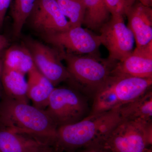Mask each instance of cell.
<instances>
[{
    "instance_id": "8992f818",
    "label": "cell",
    "mask_w": 152,
    "mask_h": 152,
    "mask_svg": "<svg viewBox=\"0 0 152 152\" xmlns=\"http://www.w3.org/2000/svg\"><path fill=\"white\" fill-rule=\"evenodd\" d=\"M45 110L58 128L80 121L90 113L88 101L80 92L64 87L54 88Z\"/></svg>"
},
{
    "instance_id": "4316f807",
    "label": "cell",
    "mask_w": 152,
    "mask_h": 152,
    "mask_svg": "<svg viewBox=\"0 0 152 152\" xmlns=\"http://www.w3.org/2000/svg\"><path fill=\"white\" fill-rule=\"evenodd\" d=\"M55 152L54 151H53V150L52 148L51 147H50L48 148L47 149L45 150V151H44L43 152Z\"/></svg>"
},
{
    "instance_id": "4fadbf2b",
    "label": "cell",
    "mask_w": 152,
    "mask_h": 152,
    "mask_svg": "<svg viewBox=\"0 0 152 152\" xmlns=\"http://www.w3.org/2000/svg\"><path fill=\"white\" fill-rule=\"evenodd\" d=\"M49 144L27 135L4 128L0 130V152H42Z\"/></svg>"
},
{
    "instance_id": "ffe728a7",
    "label": "cell",
    "mask_w": 152,
    "mask_h": 152,
    "mask_svg": "<svg viewBox=\"0 0 152 152\" xmlns=\"http://www.w3.org/2000/svg\"><path fill=\"white\" fill-rule=\"evenodd\" d=\"M71 27L82 26L85 15L83 0H55Z\"/></svg>"
},
{
    "instance_id": "2e32d148",
    "label": "cell",
    "mask_w": 152,
    "mask_h": 152,
    "mask_svg": "<svg viewBox=\"0 0 152 152\" xmlns=\"http://www.w3.org/2000/svg\"><path fill=\"white\" fill-rule=\"evenodd\" d=\"M122 120L152 121V91L151 89L119 109Z\"/></svg>"
},
{
    "instance_id": "e0dca14e",
    "label": "cell",
    "mask_w": 152,
    "mask_h": 152,
    "mask_svg": "<svg viewBox=\"0 0 152 152\" xmlns=\"http://www.w3.org/2000/svg\"><path fill=\"white\" fill-rule=\"evenodd\" d=\"M3 65L25 75L35 66L27 47L19 45L12 46L7 50Z\"/></svg>"
},
{
    "instance_id": "5b68a950",
    "label": "cell",
    "mask_w": 152,
    "mask_h": 152,
    "mask_svg": "<svg viewBox=\"0 0 152 152\" xmlns=\"http://www.w3.org/2000/svg\"><path fill=\"white\" fill-rule=\"evenodd\" d=\"M152 137V121L122 120L97 146L108 152H143Z\"/></svg>"
},
{
    "instance_id": "ac0fdd59",
    "label": "cell",
    "mask_w": 152,
    "mask_h": 152,
    "mask_svg": "<svg viewBox=\"0 0 152 152\" xmlns=\"http://www.w3.org/2000/svg\"><path fill=\"white\" fill-rule=\"evenodd\" d=\"M83 1L86 10L83 24L91 30H100L109 20L110 16L105 0Z\"/></svg>"
},
{
    "instance_id": "5bb4252c",
    "label": "cell",
    "mask_w": 152,
    "mask_h": 152,
    "mask_svg": "<svg viewBox=\"0 0 152 152\" xmlns=\"http://www.w3.org/2000/svg\"><path fill=\"white\" fill-rule=\"evenodd\" d=\"M28 99L39 108L45 110L54 86L39 72L36 66L27 74Z\"/></svg>"
},
{
    "instance_id": "83f0119b",
    "label": "cell",
    "mask_w": 152,
    "mask_h": 152,
    "mask_svg": "<svg viewBox=\"0 0 152 152\" xmlns=\"http://www.w3.org/2000/svg\"><path fill=\"white\" fill-rule=\"evenodd\" d=\"M3 62L0 60V80H1V73L2 68Z\"/></svg>"
},
{
    "instance_id": "6da1fadb",
    "label": "cell",
    "mask_w": 152,
    "mask_h": 152,
    "mask_svg": "<svg viewBox=\"0 0 152 152\" xmlns=\"http://www.w3.org/2000/svg\"><path fill=\"white\" fill-rule=\"evenodd\" d=\"M4 128L39 139L50 145L56 140L58 127L45 110L28 102L8 98L0 112Z\"/></svg>"
},
{
    "instance_id": "cb8c5ba5",
    "label": "cell",
    "mask_w": 152,
    "mask_h": 152,
    "mask_svg": "<svg viewBox=\"0 0 152 152\" xmlns=\"http://www.w3.org/2000/svg\"><path fill=\"white\" fill-rule=\"evenodd\" d=\"M88 149L83 152H108L98 146L88 147Z\"/></svg>"
},
{
    "instance_id": "7c38bea8",
    "label": "cell",
    "mask_w": 152,
    "mask_h": 152,
    "mask_svg": "<svg viewBox=\"0 0 152 152\" xmlns=\"http://www.w3.org/2000/svg\"><path fill=\"white\" fill-rule=\"evenodd\" d=\"M128 27L132 32L136 47L152 41V10L140 2L134 3L126 11Z\"/></svg>"
},
{
    "instance_id": "30bf717a",
    "label": "cell",
    "mask_w": 152,
    "mask_h": 152,
    "mask_svg": "<svg viewBox=\"0 0 152 152\" xmlns=\"http://www.w3.org/2000/svg\"><path fill=\"white\" fill-rule=\"evenodd\" d=\"M28 21L32 28L42 36L71 27L55 0H36Z\"/></svg>"
},
{
    "instance_id": "ba28073f",
    "label": "cell",
    "mask_w": 152,
    "mask_h": 152,
    "mask_svg": "<svg viewBox=\"0 0 152 152\" xmlns=\"http://www.w3.org/2000/svg\"><path fill=\"white\" fill-rule=\"evenodd\" d=\"M100 32L102 45L107 49L110 61H122L133 52L134 38L126 26L123 16H112L101 28Z\"/></svg>"
},
{
    "instance_id": "d4e9b609",
    "label": "cell",
    "mask_w": 152,
    "mask_h": 152,
    "mask_svg": "<svg viewBox=\"0 0 152 152\" xmlns=\"http://www.w3.org/2000/svg\"><path fill=\"white\" fill-rule=\"evenodd\" d=\"M139 2L141 3L144 6L151 7L152 4V0H138Z\"/></svg>"
},
{
    "instance_id": "52a82bcc",
    "label": "cell",
    "mask_w": 152,
    "mask_h": 152,
    "mask_svg": "<svg viewBox=\"0 0 152 152\" xmlns=\"http://www.w3.org/2000/svg\"><path fill=\"white\" fill-rule=\"evenodd\" d=\"M42 37L59 51L75 55L99 57V48L102 45L99 35L82 26L70 27Z\"/></svg>"
},
{
    "instance_id": "9c48e42d",
    "label": "cell",
    "mask_w": 152,
    "mask_h": 152,
    "mask_svg": "<svg viewBox=\"0 0 152 152\" xmlns=\"http://www.w3.org/2000/svg\"><path fill=\"white\" fill-rule=\"evenodd\" d=\"M26 45L36 67L54 86L62 82L70 81V75L61 61L59 53L34 40L28 39Z\"/></svg>"
},
{
    "instance_id": "277c9868",
    "label": "cell",
    "mask_w": 152,
    "mask_h": 152,
    "mask_svg": "<svg viewBox=\"0 0 152 152\" xmlns=\"http://www.w3.org/2000/svg\"><path fill=\"white\" fill-rule=\"evenodd\" d=\"M152 78L113 76L94 96L89 114H97L120 108L151 89Z\"/></svg>"
},
{
    "instance_id": "603a6c76",
    "label": "cell",
    "mask_w": 152,
    "mask_h": 152,
    "mask_svg": "<svg viewBox=\"0 0 152 152\" xmlns=\"http://www.w3.org/2000/svg\"><path fill=\"white\" fill-rule=\"evenodd\" d=\"M9 41L3 35L0 34V52L4 50L9 45Z\"/></svg>"
},
{
    "instance_id": "9a60e30c",
    "label": "cell",
    "mask_w": 152,
    "mask_h": 152,
    "mask_svg": "<svg viewBox=\"0 0 152 152\" xmlns=\"http://www.w3.org/2000/svg\"><path fill=\"white\" fill-rule=\"evenodd\" d=\"M1 80L8 98L28 102L27 80L25 74L2 65Z\"/></svg>"
},
{
    "instance_id": "7402d4cb",
    "label": "cell",
    "mask_w": 152,
    "mask_h": 152,
    "mask_svg": "<svg viewBox=\"0 0 152 152\" xmlns=\"http://www.w3.org/2000/svg\"><path fill=\"white\" fill-rule=\"evenodd\" d=\"M12 0H0V28L2 26L6 13Z\"/></svg>"
},
{
    "instance_id": "44dd1931",
    "label": "cell",
    "mask_w": 152,
    "mask_h": 152,
    "mask_svg": "<svg viewBox=\"0 0 152 152\" xmlns=\"http://www.w3.org/2000/svg\"><path fill=\"white\" fill-rule=\"evenodd\" d=\"M105 2L112 16L125 15L128 9L126 0H105Z\"/></svg>"
},
{
    "instance_id": "484cf974",
    "label": "cell",
    "mask_w": 152,
    "mask_h": 152,
    "mask_svg": "<svg viewBox=\"0 0 152 152\" xmlns=\"http://www.w3.org/2000/svg\"><path fill=\"white\" fill-rule=\"evenodd\" d=\"M126 2L127 5L128 9L134 4L136 0H126Z\"/></svg>"
},
{
    "instance_id": "7a4b0ae2",
    "label": "cell",
    "mask_w": 152,
    "mask_h": 152,
    "mask_svg": "<svg viewBox=\"0 0 152 152\" xmlns=\"http://www.w3.org/2000/svg\"><path fill=\"white\" fill-rule=\"evenodd\" d=\"M119 109L89 114L80 121L58 128L55 145L67 150L98 145L122 120Z\"/></svg>"
},
{
    "instance_id": "8fae6325",
    "label": "cell",
    "mask_w": 152,
    "mask_h": 152,
    "mask_svg": "<svg viewBox=\"0 0 152 152\" xmlns=\"http://www.w3.org/2000/svg\"><path fill=\"white\" fill-rule=\"evenodd\" d=\"M112 75L152 78V41L143 46L136 47L124 61L116 62Z\"/></svg>"
},
{
    "instance_id": "3957f363",
    "label": "cell",
    "mask_w": 152,
    "mask_h": 152,
    "mask_svg": "<svg viewBox=\"0 0 152 152\" xmlns=\"http://www.w3.org/2000/svg\"><path fill=\"white\" fill-rule=\"evenodd\" d=\"M58 53L66 64L70 81L76 89L85 95L94 97L113 76L112 71L116 62L108 59L104 61L99 57Z\"/></svg>"
},
{
    "instance_id": "d6986e66",
    "label": "cell",
    "mask_w": 152,
    "mask_h": 152,
    "mask_svg": "<svg viewBox=\"0 0 152 152\" xmlns=\"http://www.w3.org/2000/svg\"><path fill=\"white\" fill-rule=\"evenodd\" d=\"M36 0H14L12 8L13 33L15 37L20 35L25 24L27 21Z\"/></svg>"
}]
</instances>
